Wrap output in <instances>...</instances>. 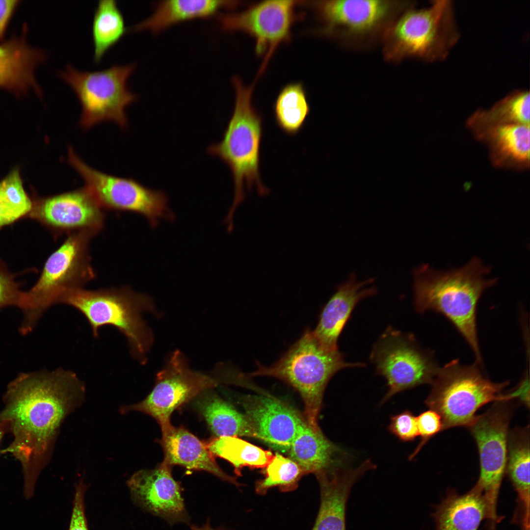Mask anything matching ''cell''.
Segmentation results:
<instances>
[{"instance_id":"21","label":"cell","mask_w":530,"mask_h":530,"mask_svg":"<svg viewBox=\"0 0 530 530\" xmlns=\"http://www.w3.org/2000/svg\"><path fill=\"white\" fill-rule=\"evenodd\" d=\"M26 32L24 26L20 35L0 43V89L18 95L33 90L41 96L34 72L46 59V53L27 43Z\"/></svg>"},{"instance_id":"31","label":"cell","mask_w":530,"mask_h":530,"mask_svg":"<svg viewBox=\"0 0 530 530\" xmlns=\"http://www.w3.org/2000/svg\"><path fill=\"white\" fill-rule=\"evenodd\" d=\"M206 444L213 456L232 464L238 476L241 475L240 471L243 467H265L273 456L270 451L236 436L216 437Z\"/></svg>"},{"instance_id":"23","label":"cell","mask_w":530,"mask_h":530,"mask_svg":"<svg viewBox=\"0 0 530 530\" xmlns=\"http://www.w3.org/2000/svg\"><path fill=\"white\" fill-rule=\"evenodd\" d=\"M530 125L514 124L487 129L474 135L487 146L497 168L523 171L530 167Z\"/></svg>"},{"instance_id":"14","label":"cell","mask_w":530,"mask_h":530,"mask_svg":"<svg viewBox=\"0 0 530 530\" xmlns=\"http://www.w3.org/2000/svg\"><path fill=\"white\" fill-rule=\"evenodd\" d=\"M510 400L495 402L477 416L468 427L478 449L480 473L475 487L487 499L496 511L500 488L505 473L508 427L512 414Z\"/></svg>"},{"instance_id":"3","label":"cell","mask_w":530,"mask_h":530,"mask_svg":"<svg viewBox=\"0 0 530 530\" xmlns=\"http://www.w3.org/2000/svg\"><path fill=\"white\" fill-rule=\"evenodd\" d=\"M235 91L234 111L222 140L209 146L207 153L223 161L230 168L234 184V197L225 219L228 227L237 207L244 200L245 189L255 187L261 196L269 189L262 181L260 146L263 135V120L252 102L253 86H247L238 77L232 79Z\"/></svg>"},{"instance_id":"10","label":"cell","mask_w":530,"mask_h":530,"mask_svg":"<svg viewBox=\"0 0 530 530\" xmlns=\"http://www.w3.org/2000/svg\"><path fill=\"white\" fill-rule=\"evenodd\" d=\"M135 64H113L101 70L81 71L68 64L58 75L74 91L81 107L80 120L84 129L105 121L121 129L128 125L126 108L137 100L128 80Z\"/></svg>"},{"instance_id":"20","label":"cell","mask_w":530,"mask_h":530,"mask_svg":"<svg viewBox=\"0 0 530 530\" xmlns=\"http://www.w3.org/2000/svg\"><path fill=\"white\" fill-rule=\"evenodd\" d=\"M376 466L368 459L354 469L337 467L316 475L320 489V504L312 530H345L347 500L353 484Z\"/></svg>"},{"instance_id":"17","label":"cell","mask_w":530,"mask_h":530,"mask_svg":"<svg viewBox=\"0 0 530 530\" xmlns=\"http://www.w3.org/2000/svg\"><path fill=\"white\" fill-rule=\"evenodd\" d=\"M171 471V467L162 462L154 469L135 472L127 484L133 502L142 509L170 524H188L190 518L182 497V489L173 478Z\"/></svg>"},{"instance_id":"26","label":"cell","mask_w":530,"mask_h":530,"mask_svg":"<svg viewBox=\"0 0 530 530\" xmlns=\"http://www.w3.org/2000/svg\"><path fill=\"white\" fill-rule=\"evenodd\" d=\"M238 4L231 0H163L157 4L150 16L128 28V31L146 30L157 34L180 22L219 15L222 10Z\"/></svg>"},{"instance_id":"41","label":"cell","mask_w":530,"mask_h":530,"mask_svg":"<svg viewBox=\"0 0 530 530\" xmlns=\"http://www.w3.org/2000/svg\"><path fill=\"white\" fill-rule=\"evenodd\" d=\"M7 433V431L5 424L0 420V445L4 435Z\"/></svg>"},{"instance_id":"27","label":"cell","mask_w":530,"mask_h":530,"mask_svg":"<svg viewBox=\"0 0 530 530\" xmlns=\"http://www.w3.org/2000/svg\"><path fill=\"white\" fill-rule=\"evenodd\" d=\"M530 441L529 426L509 432L505 473L518 496L521 524L530 522Z\"/></svg>"},{"instance_id":"36","label":"cell","mask_w":530,"mask_h":530,"mask_svg":"<svg viewBox=\"0 0 530 530\" xmlns=\"http://www.w3.org/2000/svg\"><path fill=\"white\" fill-rule=\"evenodd\" d=\"M388 430L400 441H412L418 436L416 417L408 410L393 416Z\"/></svg>"},{"instance_id":"18","label":"cell","mask_w":530,"mask_h":530,"mask_svg":"<svg viewBox=\"0 0 530 530\" xmlns=\"http://www.w3.org/2000/svg\"><path fill=\"white\" fill-rule=\"evenodd\" d=\"M242 403L258 439L283 452L288 451L306 422L293 409L270 396L247 397Z\"/></svg>"},{"instance_id":"19","label":"cell","mask_w":530,"mask_h":530,"mask_svg":"<svg viewBox=\"0 0 530 530\" xmlns=\"http://www.w3.org/2000/svg\"><path fill=\"white\" fill-rule=\"evenodd\" d=\"M375 280L371 278L357 281L352 272L348 279L339 285L333 295L323 307L318 324L313 334L324 348L338 350V341L351 314L357 303L362 299L376 294L375 286L366 287Z\"/></svg>"},{"instance_id":"29","label":"cell","mask_w":530,"mask_h":530,"mask_svg":"<svg viewBox=\"0 0 530 530\" xmlns=\"http://www.w3.org/2000/svg\"><path fill=\"white\" fill-rule=\"evenodd\" d=\"M530 92L516 90L488 109L476 110L466 126L475 134L489 128L508 124L530 125Z\"/></svg>"},{"instance_id":"16","label":"cell","mask_w":530,"mask_h":530,"mask_svg":"<svg viewBox=\"0 0 530 530\" xmlns=\"http://www.w3.org/2000/svg\"><path fill=\"white\" fill-rule=\"evenodd\" d=\"M29 215L55 237L80 232L97 235L105 220L103 210L85 187L38 200Z\"/></svg>"},{"instance_id":"11","label":"cell","mask_w":530,"mask_h":530,"mask_svg":"<svg viewBox=\"0 0 530 530\" xmlns=\"http://www.w3.org/2000/svg\"><path fill=\"white\" fill-rule=\"evenodd\" d=\"M67 160L103 210L139 214L146 218L152 228L158 226L160 219H174V214L168 206V198L164 192L147 187L131 178L97 170L84 162L71 147L68 149Z\"/></svg>"},{"instance_id":"34","label":"cell","mask_w":530,"mask_h":530,"mask_svg":"<svg viewBox=\"0 0 530 530\" xmlns=\"http://www.w3.org/2000/svg\"><path fill=\"white\" fill-rule=\"evenodd\" d=\"M304 475L296 462L276 453L265 467L264 478L256 483L255 491L258 494L265 495L273 487H278L283 492L294 490Z\"/></svg>"},{"instance_id":"7","label":"cell","mask_w":530,"mask_h":530,"mask_svg":"<svg viewBox=\"0 0 530 530\" xmlns=\"http://www.w3.org/2000/svg\"><path fill=\"white\" fill-rule=\"evenodd\" d=\"M96 235L90 232L70 234L49 256L35 285L23 292L19 307L23 315L22 334L31 332L44 312L64 293L83 288L95 278L89 243Z\"/></svg>"},{"instance_id":"6","label":"cell","mask_w":530,"mask_h":530,"mask_svg":"<svg viewBox=\"0 0 530 530\" xmlns=\"http://www.w3.org/2000/svg\"><path fill=\"white\" fill-rule=\"evenodd\" d=\"M416 6L402 12L383 37L382 54L389 63L409 58L444 60L459 39L451 1H432L430 6L421 9Z\"/></svg>"},{"instance_id":"1","label":"cell","mask_w":530,"mask_h":530,"mask_svg":"<svg viewBox=\"0 0 530 530\" xmlns=\"http://www.w3.org/2000/svg\"><path fill=\"white\" fill-rule=\"evenodd\" d=\"M84 383L73 371L58 369L20 373L7 386L0 420L12 442L0 451L21 464L26 499L49 462L64 420L83 402Z\"/></svg>"},{"instance_id":"24","label":"cell","mask_w":530,"mask_h":530,"mask_svg":"<svg viewBox=\"0 0 530 530\" xmlns=\"http://www.w3.org/2000/svg\"><path fill=\"white\" fill-rule=\"evenodd\" d=\"M495 516L486 497L475 487L464 494L449 491L432 514L435 530H478L484 519Z\"/></svg>"},{"instance_id":"28","label":"cell","mask_w":530,"mask_h":530,"mask_svg":"<svg viewBox=\"0 0 530 530\" xmlns=\"http://www.w3.org/2000/svg\"><path fill=\"white\" fill-rule=\"evenodd\" d=\"M211 389L200 394L197 404L212 433L217 437L246 436L258 439L245 414L238 411Z\"/></svg>"},{"instance_id":"25","label":"cell","mask_w":530,"mask_h":530,"mask_svg":"<svg viewBox=\"0 0 530 530\" xmlns=\"http://www.w3.org/2000/svg\"><path fill=\"white\" fill-rule=\"evenodd\" d=\"M290 458L304 474L316 475L346 466V454L328 440L321 429L315 430L306 423L300 428L288 450Z\"/></svg>"},{"instance_id":"4","label":"cell","mask_w":530,"mask_h":530,"mask_svg":"<svg viewBox=\"0 0 530 530\" xmlns=\"http://www.w3.org/2000/svg\"><path fill=\"white\" fill-rule=\"evenodd\" d=\"M58 303L69 305L81 312L95 338L102 327L110 325L117 328L126 338L132 356L142 364L146 363L154 337L142 314H157L153 299L149 295L127 286L97 290L80 288L64 293Z\"/></svg>"},{"instance_id":"42","label":"cell","mask_w":530,"mask_h":530,"mask_svg":"<svg viewBox=\"0 0 530 530\" xmlns=\"http://www.w3.org/2000/svg\"><path fill=\"white\" fill-rule=\"evenodd\" d=\"M522 530H530V525L522 526Z\"/></svg>"},{"instance_id":"35","label":"cell","mask_w":530,"mask_h":530,"mask_svg":"<svg viewBox=\"0 0 530 530\" xmlns=\"http://www.w3.org/2000/svg\"><path fill=\"white\" fill-rule=\"evenodd\" d=\"M416 421L421 441L413 452L409 455V460L413 459L430 438L443 430L441 417L433 410L429 409L421 413L416 417Z\"/></svg>"},{"instance_id":"13","label":"cell","mask_w":530,"mask_h":530,"mask_svg":"<svg viewBox=\"0 0 530 530\" xmlns=\"http://www.w3.org/2000/svg\"><path fill=\"white\" fill-rule=\"evenodd\" d=\"M218 384L212 376L191 369L185 355L175 350L157 374L154 387L146 398L122 406L120 412L146 414L156 420L163 431L172 425L170 417L175 410Z\"/></svg>"},{"instance_id":"38","label":"cell","mask_w":530,"mask_h":530,"mask_svg":"<svg viewBox=\"0 0 530 530\" xmlns=\"http://www.w3.org/2000/svg\"><path fill=\"white\" fill-rule=\"evenodd\" d=\"M86 488L82 480H80L76 484L72 514L68 530H89L84 505V494Z\"/></svg>"},{"instance_id":"2","label":"cell","mask_w":530,"mask_h":530,"mask_svg":"<svg viewBox=\"0 0 530 530\" xmlns=\"http://www.w3.org/2000/svg\"><path fill=\"white\" fill-rule=\"evenodd\" d=\"M490 270L474 257L464 266L448 271L423 264L413 271L416 311L420 314L432 311L445 316L464 338L480 364L477 308L484 292L497 283V279L487 277Z\"/></svg>"},{"instance_id":"9","label":"cell","mask_w":530,"mask_h":530,"mask_svg":"<svg viewBox=\"0 0 530 530\" xmlns=\"http://www.w3.org/2000/svg\"><path fill=\"white\" fill-rule=\"evenodd\" d=\"M417 5L414 0H328L313 3L323 32L349 48L362 50L380 43L395 20Z\"/></svg>"},{"instance_id":"8","label":"cell","mask_w":530,"mask_h":530,"mask_svg":"<svg viewBox=\"0 0 530 530\" xmlns=\"http://www.w3.org/2000/svg\"><path fill=\"white\" fill-rule=\"evenodd\" d=\"M479 365L477 362L464 365L454 359L439 368L425 403L441 416L443 430L468 427L476 419L477 411L484 405L514 399L511 392L503 393L508 381H491Z\"/></svg>"},{"instance_id":"12","label":"cell","mask_w":530,"mask_h":530,"mask_svg":"<svg viewBox=\"0 0 530 530\" xmlns=\"http://www.w3.org/2000/svg\"><path fill=\"white\" fill-rule=\"evenodd\" d=\"M370 359L376 372L387 382L388 390L381 404L399 392L431 384L440 368L432 353L422 348L413 334L391 326L374 344Z\"/></svg>"},{"instance_id":"40","label":"cell","mask_w":530,"mask_h":530,"mask_svg":"<svg viewBox=\"0 0 530 530\" xmlns=\"http://www.w3.org/2000/svg\"><path fill=\"white\" fill-rule=\"evenodd\" d=\"M191 530H227L223 528H219L218 529L212 528L210 525L209 519L207 520L206 523L202 526L199 527L195 525H190Z\"/></svg>"},{"instance_id":"37","label":"cell","mask_w":530,"mask_h":530,"mask_svg":"<svg viewBox=\"0 0 530 530\" xmlns=\"http://www.w3.org/2000/svg\"><path fill=\"white\" fill-rule=\"evenodd\" d=\"M23 292L14 276L0 263V309L11 306L19 308Z\"/></svg>"},{"instance_id":"22","label":"cell","mask_w":530,"mask_h":530,"mask_svg":"<svg viewBox=\"0 0 530 530\" xmlns=\"http://www.w3.org/2000/svg\"><path fill=\"white\" fill-rule=\"evenodd\" d=\"M163 462L172 467L178 465L189 471H203L238 487L236 477L226 474L218 465L206 444L183 427L171 425L161 431Z\"/></svg>"},{"instance_id":"32","label":"cell","mask_w":530,"mask_h":530,"mask_svg":"<svg viewBox=\"0 0 530 530\" xmlns=\"http://www.w3.org/2000/svg\"><path fill=\"white\" fill-rule=\"evenodd\" d=\"M310 107L301 83H290L279 92L274 105L278 127L286 133L294 135L302 129Z\"/></svg>"},{"instance_id":"39","label":"cell","mask_w":530,"mask_h":530,"mask_svg":"<svg viewBox=\"0 0 530 530\" xmlns=\"http://www.w3.org/2000/svg\"><path fill=\"white\" fill-rule=\"evenodd\" d=\"M20 1L0 0V40L4 36L7 27Z\"/></svg>"},{"instance_id":"5","label":"cell","mask_w":530,"mask_h":530,"mask_svg":"<svg viewBox=\"0 0 530 530\" xmlns=\"http://www.w3.org/2000/svg\"><path fill=\"white\" fill-rule=\"evenodd\" d=\"M256 364V371L244 375L273 377L292 387L304 403L306 423L315 430L320 429L319 414L323 394L331 378L343 369L365 365L346 362L339 350L324 348L308 328L274 364L269 367L258 362Z\"/></svg>"},{"instance_id":"30","label":"cell","mask_w":530,"mask_h":530,"mask_svg":"<svg viewBox=\"0 0 530 530\" xmlns=\"http://www.w3.org/2000/svg\"><path fill=\"white\" fill-rule=\"evenodd\" d=\"M128 30L122 12L115 0H101L95 9L92 24L94 60L99 63Z\"/></svg>"},{"instance_id":"33","label":"cell","mask_w":530,"mask_h":530,"mask_svg":"<svg viewBox=\"0 0 530 530\" xmlns=\"http://www.w3.org/2000/svg\"><path fill=\"white\" fill-rule=\"evenodd\" d=\"M33 206L18 170H13L0 182V228L29 214Z\"/></svg>"},{"instance_id":"15","label":"cell","mask_w":530,"mask_h":530,"mask_svg":"<svg viewBox=\"0 0 530 530\" xmlns=\"http://www.w3.org/2000/svg\"><path fill=\"white\" fill-rule=\"evenodd\" d=\"M296 0H265L240 12L219 14L222 29L241 31L255 40V51L264 55L260 70L262 73L277 48L289 39L291 29L297 19Z\"/></svg>"}]
</instances>
